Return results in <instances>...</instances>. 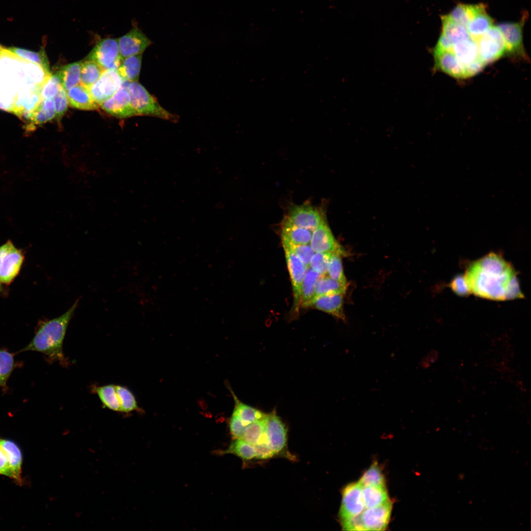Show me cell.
Wrapping results in <instances>:
<instances>
[{
    "label": "cell",
    "mask_w": 531,
    "mask_h": 531,
    "mask_svg": "<svg viewBox=\"0 0 531 531\" xmlns=\"http://www.w3.org/2000/svg\"><path fill=\"white\" fill-rule=\"evenodd\" d=\"M78 303L77 299L61 315L40 322L31 341L18 353L26 351L39 352L43 354L49 361L58 362L61 365L67 366L69 362L63 353V341L69 323Z\"/></svg>",
    "instance_id": "obj_2"
},
{
    "label": "cell",
    "mask_w": 531,
    "mask_h": 531,
    "mask_svg": "<svg viewBox=\"0 0 531 531\" xmlns=\"http://www.w3.org/2000/svg\"><path fill=\"white\" fill-rule=\"evenodd\" d=\"M142 54L123 59L117 70L121 77L130 82H138L141 68Z\"/></svg>",
    "instance_id": "obj_25"
},
{
    "label": "cell",
    "mask_w": 531,
    "mask_h": 531,
    "mask_svg": "<svg viewBox=\"0 0 531 531\" xmlns=\"http://www.w3.org/2000/svg\"><path fill=\"white\" fill-rule=\"evenodd\" d=\"M516 273L511 265L500 255L491 253L472 264L465 277L475 295L493 300H505V294Z\"/></svg>",
    "instance_id": "obj_1"
},
{
    "label": "cell",
    "mask_w": 531,
    "mask_h": 531,
    "mask_svg": "<svg viewBox=\"0 0 531 531\" xmlns=\"http://www.w3.org/2000/svg\"><path fill=\"white\" fill-rule=\"evenodd\" d=\"M7 49L21 59L38 64L47 71H50L47 57L43 48L38 52L17 47H10Z\"/></svg>",
    "instance_id": "obj_36"
},
{
    "label": "cell",
    "mask_w": 531,
    "mask_h": 531,
    "mask_svg": "<svg viewBox=\"0 0 531 531\" xmlns=\"http://www.w3.org/2000/svg\"><path fill=\"white\" fill-rule=\"evenodd\" d=\"M310 245L315 252L337 253L341 255L344 253L335 239L326 219L314 229Z\"/></svg>",
    "instance_id": "obj_12"
},
{
    "label": "cell",
    "mask_w": 531,
    "mask_h": 531,
    "mask_svg": "<svg viewBox=\"0 0 531 531\" xmlns=\"http://www.w3.org/2000/svg\"><path fill=\"white\" fill-rule=\"evenodd\" d=\"M120 406V412L129 413L141 410L133 393L126 386L116 385Z\"/></svg>",
    "instance_id": "obj_39"
},
{
    "label": "cell",
    "mask_w": 531,
    "mask_h": 531,
    "mask_svg": "<svg viewBox=\"0 0 531 531\" xmlns=\"http://www.w3.org/2000/svg\"><path fill=\"white\" fill-rule=\"evenodd\" d=\"M254 446L256 452L255 458L257 459H267L275 455L266 442H262Z\"/></svg>",
    "instance_id": "obj_49"
},
{
    "label": "cell",
    "mask_w": 531,
    "mask_h": 531,
    "mask_svg": "<svg viewBox=\"0 0 531 531\" xmlns=\"http://www.w3.org/2000/svg\"><path fill=\"white\" fill-rule=\"evenodd\" d=\"M0 474L9 477L14 479V475L11 469L7 459L3 451L0 447Z\"/></svg>",
    "instance_id": "obj_51"
},
{
    "label": "cell",
    "mask_w": 531,
    "mask_h": 531,
    "mask_svg": "<svg viewBox=\"0 0 531 531\" xmlns=\"http://www.w3.org/2000/svg\"><path fill=\"white\" fill-rule=\"evenodd\" d=\"M41 86L30 84L21 89L16 96L12 112L17 116L25 112H33L42 100Z\"/></svg>",
    "instance_id": "obj_17"
},
{
    "label": "cell",
    "mask_w": 531,
    "mask_h": 531,
    "mask_svg": "<svg viewBox=\"0 0 531 531\" xmlns=\"http://www.w3.org/2000/svg\"><path fill=\"white\" fill-rule=\"evenodd\" d=\"M3 49H4V48L2 47L1 45H0V57H1L2 52V51H3Z\"/></svg>",
    "instance_id": "obj_52"
},
{
    "label": "cell",
    "mask_w": 531,
    "mask_h": 531,
    "mask_svg": "<svg viewBox=\"0 0 531 531\" xmlns=\"http://www.w3.org/2000/svg\"><path fill=\"white\" fill-rule=\"evenodd\" d=\"M56 118L59 121L66 112L69 105L66 91L62 87L53 98Z\"/></svg>",
    "instance_id": "obj_45"
},
{
    "label": "cell",
    "mask_w": 531,
    "mask_h": 531,
    "mask_svg": "<svg viewBox=\"0 0 531 531\" xmlns=\"http://www.w3.org/2000/svg\"><path fill=\"white\" fill-rule=\"evenodd\" d=\"M120 55L122 59L142 54L152 43L151 40L137 26L118 39Z\"/></svg>",
    "instance_id": "obj_11"
},
{
    "label": "cell",
    "mask_w": 531,
    "mask_h": 531,
    "mask_svg": "<svg viewBox=\"0 0 531 531\" xmlns=\"http://www.w3.org/2000/svg\"><path fill=\"white\" fill-rule=\"evenodd\" d=\"M442 33L453 45L471 37L466 27L452 20L449 15L441 16Z\"/></svg>",
    "instance_id": "obj_22"
},
{
    "label": "cell",
    "mask_w": 531,
    "mask_h": 531,
    "mask_svg": "<svg viewBox=\"0 0 531 531\" xmlns=\"http://www.w3.org/2000/svg\"><path fill=\"white\" fill-rule=\"evenodd\" d=\"M124 82L122 86L129 94L131 105L136 116L154 117L173 122L178 121L179 117L161 106L157 99L139 82H128L126 85Z\"/></svg>",
    "instance_id": "obj_3"
},
{
    "label": "cell",
    "mask_w": 531,
    "mask_h": 531,
    "mask_svg": "<svg viewBox=\"0 0 531 531\" xmlns=\"http://www.w3.org/2000/svg\"><path fill=\"white\" fill-rule=\"evenodd\" d=\"M476 42L480 59L485 66L506 53L503 37L497 27H491Z\"/></svg>",
    "instance_id": "obj_6"
},
{
    "label": "cell",
    "mask_w": 531,
    "mask_h": 531,
    "mask_svg": "<svg viewBox=\"0 0 531 531\" xmlns=\"http://www.w3.org/2000/svg\"><path fill=\"white\" fill-rule=\"evenodd\" d=\"M527 15L518 22H504L497 26L503 37L506 52L513 55H524L523 27Z\"/></svg>",
    "instance_id": "obj_13"
},
{
    "label": "cell",
    "mask_w": 531,
    "mask_h": 531,
    "mask_svg": "<svg viewBox=\"0 0 531 531\" xmlns=\"http://www.w3.org/2000/svg\"><path fill=\"white\" fill-rule=\"evenodd\" d=\"M245 427L237 414L233 411L229 422L230 431L233 440L241 438Z\"/></svg>",
    "instance_id": "obj_47"
},
{
    "label": "cell",
    "mask_w": 531,
    "mask_h": 531,
    "mask_svg": "<svg viewBox=\"0 0 531 531\" xmlns=\"http://www.w3.org/2000/svg\"><path fill=\"white\" fill-rule=\"evenodd\" d=\"M221 453L223 454H232L243 460H250L256 456L254 446L241 438L234 439L228 449Z\"/></svg>",
    "instance_id": "obj_38"
},
{
    "label": "cell",
    "mask_w": 531,
    "mask_h": 531,
    "mask_svg": "<svg viewBox=\"0 0 531 531\" xmlns=\"http://www.w3.org/2000/svg\"><path fill=\"white\" fill-rule=\"evenodd\" d=\"M317 227L300 226L284 219L281 230L282 243L292 245L310 244L313 231Z\"/></svg>",
    "instance_id": "obj_19"
},
{
    "label": "cell",
    "mask_w": 531,
    "mask_h": 531,
    "mask_svg": "<svg viewBox=\"0 0 531 531\" xmlns=\"http://www.w3.org/2000/svg\"><path fill=\"white\" fill-rule=\"evenodd\" d=\"M0 447L5 454L14 475V479L21 483L22 455L18 446L13 441L0 439Z\"/></svg>",
    "instance_id": "obj_21"
},
{
    "label": "cell",
    "mask_w": 531,
    "mask_h": 531,
    "mask_svg": "<svg viewBox=\"0 0 531 531\" xmlns=\"http://www.w3.org/2000/svg\"><path fill=\"white\" fill-rule=\"evenodd\" d=\"M266 433L270 448L275 454L282 452L287 445V430L274 412L267 414Z\"/></svg>",
    "instance_id": "obj_14"
},
{
    "label": "cell",
    "mask_w": 531,
    "mask_h": 531,
    "mask_svg": "<svg viewBox=\"0 0 531 531\" xmlns=\"http://www.w3.org/2000/svg\"><path fill=\"white\" fill-rule=\"evenodd\" d=\"M493 21L486 10L477 15L470 21L467 28L471 37L476 42L491 27Z\"/></svg>",
    "instance_id": "obj_30"
},
{
    "label": "cell",
    "mask_w": 531,
    "mask_h": 531,
    "mask_svg": "<svg viewBox=\"0 0 531 531\" xmlns=\"http://www.w3.org/2000/svg\"><path fill=\"white\" fill-rule=\"evenodd\" d=\"M102 405L111 411L120 412V406L116 385L110 384L94 386L92 389Z\"/></svg>",
    "instance_id": "obj_29"
},
{
    "label": "cell",
    "mask_w": 531,
    "mask_h": 531,
    "mask_svg": "<svg viewBox=\"0 0 531 531\" xmlns=\"http://www.w3.org/2000/svg\"><path fill=\"white\" fill-rule=\"evenodd\" d=\"M523 297V295L520 290L518 280L516 275H515L511 280L507 287L505 294V300Z\"/></svg>",
    "instance_id": "obj_48"
},
{
    "label": "cell",
    "mask_w": 531,
    "mask_h": 531,
    "mask_svg": "<svg viewBox=\"0 0 531 531\" xmlns=\"http://www.w3.org/2000/svg\"><path fill=\"white\" fill-rule=\"evenodd\" d=\"M66 92L69 105L72 107L85 110L98 108V105L93 100L89 89L81 84L72 87Z\"/></svg>",
    "instance_id": "obj_20"
},
{
    "label": "cell",
    "mask_w": 531,
    "mask_h": 531,
    "mask_svg": "<svg viewBox=\"0 0 531 531\" xmlns=\"http://www.w3.org/2000/svg\"><path fill=\"white\" fill-rule=\"evenodd\" d=\"M62 87L61 82L57 72L50 74L41 87L40 94L42 99H53Z\"/></svg>",
    "instance_id": "obj_41"
},
{
    "label": "cell",
    "mask_w": 531,
    "mask_h": 531,
    "mask_svg": "<svg viewBox=\"0 0 531 531\" xmlns=\"http://www.w3.org/2000/svg\"><path fill=\"white\" fill-rule=\"evenodd\" d=\"M232 393L235 402L234 411L237 414L245 426L266 416V414L261 411L241 402L233 392L232 391Z\"/></svg>",
    "instance_id": "obj_35"
},
{
    "label": "cell",
    "mask_w": 531,
    "mask_h": 531,
    "mask_svg": "<svg viewBox=\"0 0 531 531\" xmlns=\"http://www.w3.org/2000/svg\"><path fill=\"white\" fill-rule=\"evenodd\" d=\"M284 250L292 285L294 300L293 311L296 313L300 307L302 285L308 267L292 251L286 248Z\"/></svg>",
    "instance_id": "obj_10"
},
{
    "label": "cell",
    "mask_w": 531,
    "mask_h": 531,
    "mask_svg": "<svg viewBox=\"0 0 531 531\" xmlns=\"http://www.w3.org/2000/svg\"><path fill=\"white\" fill-rule=\"evenodd\" d=\"M362 495L365 508L379 506L388 501L385 485L362 487Z\"/></svg>",
    "instance_id": "obj_27"
},
{
    "label": "cell",
    "mask_w": 531,
    "mask_h": 531,
    "mask_svg": "<svg viewBox=\"0 0 531 531\" xmlns=\"http://www.w3.org/2000/svg\"><path fill=\"white\" fill-rule=\"evenodd\" d=\"M485 9L486 7L483 4L460 3L457 4L448 15L454 21L467 27L476 15L485 10Z\"/></svg>",
    "instance_id": "obj_26"
},
{
    "label": "cell",
    "mask_w": 531,
    "mask_h": 531,
    "mask_svg": "<svg viewBox=\"0 0 531 531\" xmlns=\"http://www.w3.org/2000/svg\"><path fill=\"white\" fill-rule=\"evenodd\" d=\"M392 503L388 501L374 507L366 508L354 517L350 526L353 531H383L387 527L392 510Z\"/></svg>",
    "instance_id": "obj_4"
},
{
    "label": "cell",
    "mask_w": 531,
    "mask_h": 531,
    "mask_svg": "<svg viewBox=\"0 0 531 531\" xmlns=\"http://www.w3.org/2000/svg\"><path fill=\"white\" fill-rule=\"evenodd\" d=\"M343 296L344 294H331L318 296L312 299L308 307L317 309L338 319L345 321Z\"/></svg>",
    "instance_id": "obj_18"
},
{
    "label": "cell",
    "mask_w": 531,
    "mask_h": 531,
    "mask_svg": "<svg viewBox=\"0 0 531 531\" xmlns=\"http://www.w3.org/2000/svg\"><path fill=\"white\" fill-rule=\"evenodd\" d=\"M81 65L82 61L75 62L67 64L58 71L62 87L66 91L80 84Z\"/></svg>",
    "instance_id": "obj_32"
},
{
    "label": "cell",
    "mask_w": 531,
    "mask_h": 531,
    "mask_svg": "<svg viewBox=\"0 0 531 531\" xmlns=\"http://www.w3.org/2000/svg\"><path fill=\"white\" fill-rule=\"evenodd\" d=\"M100 106L107 113L119 118L136 116L131 105L129 94L123 86Z\"/></svg>",
    "instance_id": "obj_15"
},
{
    "label": "cell",
    "mask_w": 531,
    "mask_h": 531,
    "mask_svg": "<svg viewBox=\"0 0 531 531\" xmlns=\"http://www.w3.org/2000/svg\"><path fill=\"white\" fill-rule=\"evenodd\" d=\"M362 489V486L357 482L348 484L343 489L339 513L342 521L359 515L365 508Z\"/></svg>",
    "instance_id": "obj_9"
},
{
    "label": "cell",
    "mask_w": 531,
    "mask_h": 531,
    "mask_svg": "<svg viewBox=\"0 0 531 531\" xmlns=\"http://www.w3.org/2000/svg\"><path fill=\"white\" fill-rule=\"evenodd\" d=\"M266 419L267 414L264 417L246 426L240 438L253 445L262 442L267 443L266 433Z\"/></svg>",
    "instance_id": "obj_23"
},
{
    "label": "cell",
    "mask_w": 531,
    "mask_h": 531,
    "mask_svg": "<svg viewBox=\"0 0 531 531\" xmlns=\"http://www.w3.org/2000/svg\"><path fill=\"white\" fill-rule=\"evenodd\" d=\"M341 256L337 253L331 255L327 267V275L336 281L347 284Z\"/></svg>",
    "instance_id": "obj_42"
},
{
    "label": "cell",
    "mask_w": 531,
    "mask_h": 531,
    "mask_svg": "<svg viewBox=\"0 0 531 531\" xmlns=\"http://www.w3.org/2000/svg\"><path fill=\"white\" fill-rule=\"evenodd\" d=\"M282 244L284 248L292 251L307 267H309L311 259L315 253L310 244L292 245Z\"/></svg>",
    "instance_id": "obj_44"
},
{
    "label": "cell",
    "mask_w": 531,
    "mask_h": 531,
    "mask_svg": "<svg viewBox=\"0 0 531 531\" xmlns=\"http://www.w3.org/2000/svg\"><path fill=\"white\" fill-rule=\"evenodd\" d=\"M25 259L24 252L11 240L0 246V291L19 274Z\"/></svg>",
    "instance_id": "obj_5"
},
{
    "label": "cell",
    "mask_w": 531,
    "mask_h": 531,
    "mask_svg": "<svg viewBox=\"0 0 531 531\" xmlns=\"http://www.w3.org/2000/svg\"><path fill=\"white\" fill-rule=\"evenodd\" d=\"M87 59L94 61L104 70H117L122 59L119 52L118 40L112 38L100 40L90 52Z\"/></svg>",
    "instance_id": "obj_7"
},
{
    "label": "cell",
    "mask_w": 531,
    "mask_h": 531,
    "mask_svg": "<svg viewBox=\"0 0 531 531\" xmlns=\"http://www.w3.org/2000/svg\"><path fill=\"white\" fill-rule=\"evenodd\" d=\"M16 96L0 92V109L12 112Z\"/></svg>",
    "instance_id": "obj_50"
},
{
    "label": "cell",
    "mask_w": 531,
    "mask_h": 531,
    "mask_svg": "<svg viewBox=\"0 0 531 531\" xmlns=\"http://www.w3.org/2000/svg\"><path fill=\"white\" fill-rule=\"evenodd\" d=\"M433 55L436 69L454 78H468L464 67L452 52L433 48Z\"/></svg>",
    "instance_id": "obj_16"
},
{
    "label": "cell",
    "mask_w": 531,
    "mask_h": 531,
    "mask_svg": "<svg viewBox=\"0 0 531 531\" xmlns=\"http://www.w3.org/2000/svg\"><path fill=\"white\" fill-rule=\"evenodd\" d=\"M14 355L4 348H0V387L3 392L7 391L8 380L17 366Z\"/></svg>",
    "instance_id": "obj_31"
},
{
    "label": "cell",
    "mask_w": 531,
    "mask_h": 531,
    "mask_svg": "<svg viewBox=\"0 0 531 531\" xmlns=\"http://www.w3.org/2000/svg\"><path fill=\"white\" fill-rule=\"evenodd\" d=\"M321 275L308 267L303 281L300 299V307L307 308L314 297L316 283Z\"/></svg>",
    "instance_id": "obj_34"
},
{
    "label": "cell",
    "mask_w": 531,
    "mask_h": 531,
    "mask_svg": "<svg viewBox=\"0 0 531 531\" xmlns=\"http://www.w3.org/2000/svg\"><path fill=\"white\" fill-rule=\"evenodd\" d=\"M125 81L117 70H105L89 90L94 101L100 105L117 92Z\"/></svg>",
    "instance_id": "obj_8"
},
{
    "label": "cell",
    "mask_w": 531,
    "mask_h": 531,
    "mask_svg": "<svg viewBox=\"0 0 531 531\" xmlns=\"http://www.w3.org/2000/svg\"><path fill=\"white\" fill-rule=\"evenodd\" d=\"M23 69L27 82L42 87L51 73L38 64L25 61Z\"/></svg>",
    "instance_id": "obj_37"
},
{
    "label": "cell",
    "mask_w": 531,
    "mask_h": 531,
    "mask_svg": "<svg viewBox=\"0 0 531 531\" xmlns=\"http://www.w3.org/2000/svg\"><path fill=\"white\" fill-rule=\"evenodd\" d=\"M346 289L347 284L336 281L327 274L321 275L316 283L313 298L331 294L344 295Z\"/></svg>",
    "instance_id": "obj_28"
},
{
    "label": "cell",
    "mask_w": 531,
    "mask_h": 531,
    "mask_svg": "<svg viewBox=\"0 0 531 531\" xmlns=\"http://www.w3.org/2000/svg\"><path fill=\"white\" fill-rule=\"evenodd\" d=\"M56 117L53 99H42L38 106L33 111L31 123L28 130L48 122Z\"/></svg>",
    "instance_id": "obj_24"
},
{
    "label": "cell",
    "mask_w": 531,
    "mask_h": 531,
    "mask_svg": "<svg viewBox=\"0 0 531 531\" xmlns=\"http://www.w3.org/2000/svg\"><path fill=\"white\" fill-rule=\"evenodd\" d=\"M449 286L457 295L464 296L471 294L464 275H456L451 280Z\"/></svg>",
    "instance_id": "obj_46"
},
{
    "label": "cell",
    "mask_w": 531,
    "mask_h": 531,
    "mask_svg": "<svg viewBox=\"0 0 531 531\" xmlns=\"http://www.w3.org/2000/svg\"><path fill=\"white\" fill-rule=\"evenodd\" d=\"M104 71L94 61L86 59L82 62L80 84L89 89L99 79Z\"/></svg>",
    "instance_id": "obj_33"
},
{
    "label": "cell",
    "mask_w": 531,
    "mask_h": 531,
    "mask_svg": "<svg viewBox=\"0 0 531 531\" xmlns=\"http://www.w3.org/2000/svg\"><path fill=\"white\" fill-rule=\"evenodd\" d=\"M332 254L315 252L309 267L321 275L327 274L330 257Z\"/></svg>",
    "instance_id": "obj_43"
},
{
    "label": "cell",
    "mask_w": 531,
    "mask_h": 531,
    "mask_svg": "<svg viewBox=\"0 0 531 531\" xmlns=\"http://www.w3.org/2000/svg\"><path fill=\"white\" fill-rule=\"evenodd\" d=\"M362 486L385 485V479L381 469L376 463L373 464L363 474L359 480Z\"/></svg>",
    "instance_id": "obj_40"
}]
</instances>
